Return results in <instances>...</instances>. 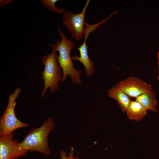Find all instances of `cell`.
<instances>
[{"instance_id":"obj_14","label":"cell","mask_w":159,"mask_h":159,"mask_svg":"<svg viewBox=\"0 0 159 159\" xmlns=\"http://www.w3.org/2000/svg\"><path fill=\"white\" fill-rule=\"evenodd\" d=\"M74 152L73 148H71L70 152L68 155L67 153L64 151H61L60 153L61 159H79L78 157L74 158Z\"/></svg>"},{"instance_id":"obj_5","label":"cell","mask_w":159,"mask_h":159,"mask_svg":"<svg viewBox=\"0 0 159 159\" xmlns=\"http://www.w3.org/2000/svg\"><path fill=\"white\" fill-rule=\"evenodd\" d=\"M90 0H87L81 13H73L65 11L63 13L62 24L71 33L72 37L76 40L80 41L84 35L85 13L89 4Z\"/></svg>"},{"instance_id":"obj_13","label":"cell","mask_w":159,"mask_h":159,"mask_svg":"<svg viewBox=\"0 0 159 159\" xmlns=\"http://www.w3.org/2000/svg\"><path fill=\"white\" fill-rule=\"evenodd\" d=\"M116 12H115L106 19L103 20L101 22H100L96 24L90 25L86 22L85 24L86 27L85 29L84 35H85V37L87 38L90 33L95 30L97 28L100 24H103L112 15L116 13Z\"/></svg>"},{"instance_id":"obj_7","label":"cell","mask_w":159,"mask_h":159,"mask_svg":"<svg viewBox=\"0 0 159 159\" xmlns=\"http://www.w3.org/2000/svg\"><path fill=\"white\" fill-rule=\"evenodd\" d=\"M116 86L130 97L136 98L140 95L153 90L151 86L140 79L130 77L118 82Z\"/></svg>"},{"instance_id":"obj_15","label":"cell","mask_w":159,"mask_h":159,"mask_svg":"<svg viewBox=\"0 0 159 159\" xmlns=\"http://www.w3.org/2000/svg\"><path fill=\"white\" fill-rule=\"evenodd\" d=\"M158 68H159V76H158V80H159V52H158Z\"/></svg>"},{"instance_id":"obj_11","label":"cell","mask_w":159,"mask_h":159,"mask_svg":"<svg viewBox=\"0 0 159 159\" xmlns=\"http://www.w3.org/2000/svg\"><path fill=\"white\" fill-rule=\"evenodd\" d=\"M126 112L129 119L138 121L141 120L146 115L147 110L135 100L131 101Z\"/></svg>"},{"instance_id":"obj_10","label":"cell","mask_w":159,"mask_h":159,"mask_svg":"<svg viewBox=\"0 0 159 159\" xmlns=\"http://www.w3.org/2000/svg\"><path fill=\"white\" fill-rule=\"evenodd\" d=\"M136 100L147 110H149L155 112H157L158 102L155 93L153 90L140 95L136 98Z\"/></svg>"},{"instance_id":"obj_8","label":"cell","mask_w":159,"mask_h":159,"mask_svg":"<svg viewBox=\"0 0 159 159\" xmlns=\"http://www.w3.org/2000/svg\"><path fill=\"white\" fill-rule=\"evenodd\" d=\"M87 39L85 38L84 42L77 49L79 51L80 56L75 55L72 57V60H77L84 66L86 75L90 77L95 72V66L93 61L90 58L87 52V46L86 44Z\"/></svg>"},{"instance_id":"obj_4","label":"cell","mask_w":159,"mask_h":159,"mask_svg":"<svg viewBox=\"0 0 159 159\" xmlns=\"http://www.w3.org/2000/svg\"><path fill=\"white\" fill-rule=\"evenodd\" d=\"M21 91L20 88H16L9 97L7 106L0 119V135L11 132L18 129L26 128L29 125L18 120L15 113L16 100Z\"/></svg>"},{"instance_id":"obj_9","label":"cell","mask_w":159,"mask_h":159,"mask_svg":"<svg viewBox=\"0 0 159 159\" xmlns=\"http://www.w3.org/2000/svg\"><path fill=\"white\" fill-rule=\"evenodd\" d=\"M109 97L116 100L123 112H126L131 101L130 97L115 85L107 91Z\"/></svg>"},{"instance_id":"obj_2","label":"cell","mask_w":159,"mask_h":159,"mask_svg":"<svg viewBox=\"0 0 159 159\" xmlns=\"http://www.w3.org/2000/svg\"><path fill=\"white\" fill-rule=\"evenodd\" d=\"M55 125L53 120L50 117L39 127L31 129L21 142L23 149L28 152H39L46 156L49 155L51 151L48 138Z\"/></svg>"},{"instance_id":"obj_1","label":"cell","mask_w":159,"mask_h":159,"mask_svg":"<svg viewBox=\"0 0 159 159\" xmlns=\"http://www.w3.org/2000/svg\"><path fill=\"white\" fill-rule=\"evenodd\" d=\"M58 31L61 40L58 39L55 43L49 45L59 53L57 59L59 67L62 71V77L61 81L64 83L67 77L70 76L72 82L79 85H81V72L75 69L70 57V52L74 46V43L72 39L69 40L59 27Z\"/></svg>"},{"instance_id":"obj_6","label":"cell","mask_w":159,"mask_h":159,"mask_svg":"<svg viewBox=\"0 0 159 159\" xmlns=\"http://www.w3.org/2000/svg\"><path fill=\"white\" fill-rule=\"evenodd\" d=\"M14 132L0 135V159H15L26 156L28 151L24 150L21 142L13 139Z\"/></svg>"},{"instance_id":"obj_3","label":"cell","mask_w":159,"mask_h":159,"mask_svg":"<svg viewBox=\"0 0 159 159\" xmlns=\"http://www.w3.org/2000/svg\"><path fill=\"white\" fill-rule=\"evenodd\" d=\"M56 52L52 49L50 53L44 56L42 60L44 66V69L41 73V78L44 82L42 95V99L44 97L48 89H50V94H53L58 90L59 83L61 82L62 79V73L60 71Z\"/></svg>"},{"instance_id":"obj_12","label":"cell","mask_w":159,"mask_h":159,"mask_svg":"<svg viewBox=\"0 0 159 159\" xmlns=\"http://www.w3.org/2000/svg\"><path fill=\"white\" fill-rule=\"evenodd\" d=\"M58 0H40L42 6L46 9H49L52 12L57 14L63 13L65 11V8L58 9L55 4Z\"/></svg>"},{"instance_id":"obj_16","label":"cell","mask_w":159,"mask_h":159,"mask_svg":"<svg viewBox=\"0 0 159 159\" xmlns=\"http://www.w3.org/2000/svg\"><path fill=\"white\" fill-rule=\"evenodd\" d=\"M20 159V158H16V159Z\"/></svg>"}]
</instances>
